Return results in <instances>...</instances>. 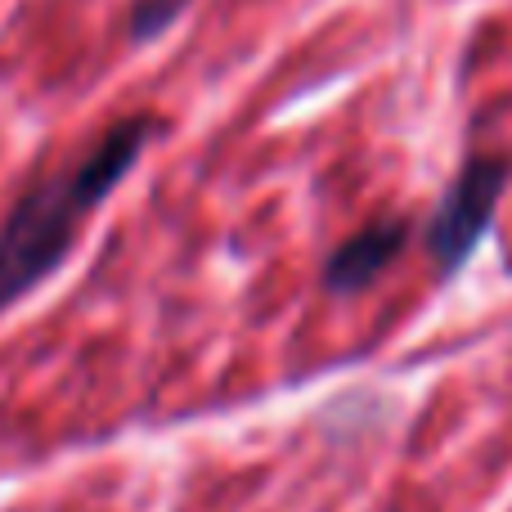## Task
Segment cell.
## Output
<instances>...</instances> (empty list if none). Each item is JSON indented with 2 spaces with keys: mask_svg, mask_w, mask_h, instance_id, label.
Returning <instances> with one entry per match:
<instances>
[{
  "mask_svg": "<svg viewBox=\"0 0 512 512\" xmlns=\"http://www.w3.org/2000/svg\"><path fill=\"white\" fill-rule=\"evenodd\" d=\"M149 135V117H126L72 171L41 180L18 198V207L0 225V310H9L23 292L59 270L77 243V225L122 185Z\"/></svg>",
  "mask_w": 512,
  "mask_h": 512,
  "instance_id": "cell-1",
  "label": "cell"
},
{
  "mask_svg": "<svg viewBox=\"0 0 512 512\" xmlns=\"http://www.w3.org/2000/svg\"><path fill=\"white\" fill-rule=\"evenodd\" d=\"M508 162L504 158H472L459 171L450 189H445L441 207H436L432 225H427V248L436 256V270L450 279L459 274V265L477 252V243L486 239L490 221H495V207L504 198L508 185Z\"/></svg>",
  "mask_w": 512,
  "mask_h": 512,
  "instance_id": "cell-2",
  "label": "cell"
},
{
  "mask_svg": "<svg viewBox=\"0 0 512 512\" xmlns=\"http://www.w3.org/2000/svg\"><path fill=\"white\" fill-rule=\"evenodd\" d=\"M405 239H409V221H400V216L364 225L360 234H351L342 248L328 256L324 288L337 292V297H351V292L369 288V283L391 265V256L405 248Z\"/></svg>",
  "mask_w": 512,
  "mask_h": 512,
  "instance_id": "cell-3",
  "label": "cell"
},
{
  "mask_svg": "<svg viewBox=\"0 0 512 512\" xmlns=\"http://www.w3.org/2000/svg\"><path fill=\"white\" fill-rule=\"evenodd\" d=\"M185 9H189V0H131V41L162 36Z\"/></svg>",
  "mask_w": 512,
  "mask_h": 512,
  "instance_id": "cell-4",
  "label": "cell"
}]
</instances>
